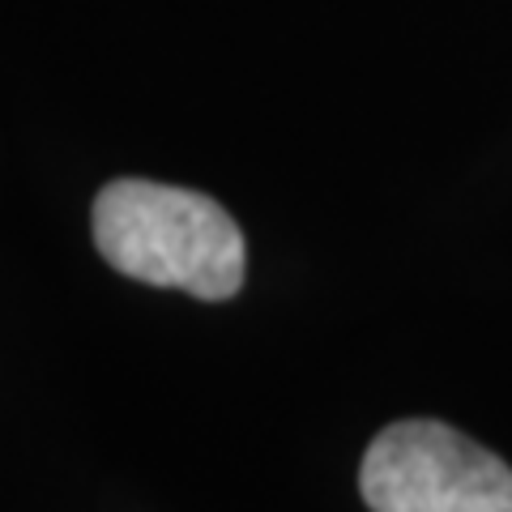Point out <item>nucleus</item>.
<instances>
[{
  "label": "nucleus",
  "instance_id": "f257e3e1",
  "mask_svg": "<svg viewBox=\"0 0 512 512\" xmlns=\"http://www.w3.org/2000/svg\"><path fill=\"white\" fill-rule=\"evenodd\" d=\"M94 244L124 278L197 299H231L244 286V231L214 197L154 180H111L94 197Z\"/></svg>",
  "mask_w": 512,
  "mask_h": 512
},
{
  "label": "nucleus",
  "instance_id": "f03ea898",
  "mask_svg": "<svg viewBox=\"0 0 512 512\" xmlns=\"http://www.w3.org/2000/svg\"><path fill=\"white\" fill-rule=\"evenodd\" d=\"M372 512H512V470L436 419H406L372 440L359 470Z\"/></svg>",
  "mask_w": 512,
  "mask_h": 512
}]
</instances>
